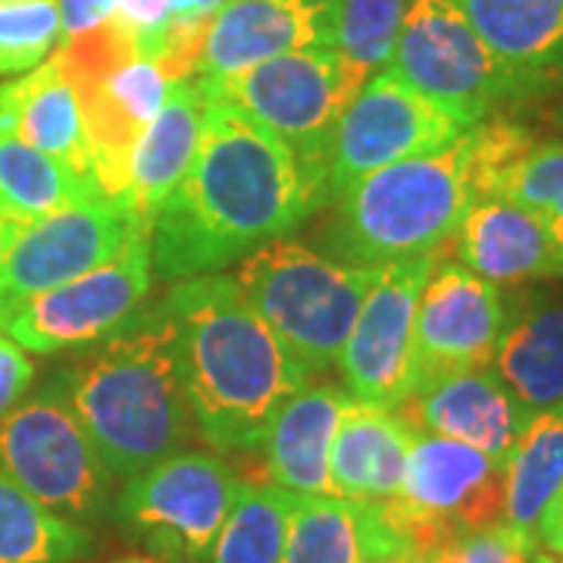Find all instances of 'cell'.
Wrapping results in <instances>:
<instances>
[{"mask_svg":"<svg viewBox=\"0 0 563 563\" xmlns=\"http://www.w3.org/2000/svg\"><path fill=\"white\" fill-rule=\"evenodd\" d=\"M320 210V188L291 147L207 101L195 163L151 222L154 276L181 282L222 273Z\"/></svg>","mask_w":563,"mask_h":563,"instance_id":"6da1fadb","label":"cell"},{"mask_svg":"<svg viewBox=\"0 0 563 563\" xmlns=\"http://www.w3.org/2000/svg\"><path fill=\"white\" fill-rule=\"evenodd\" d=\"M163 307L198 435L220 454L257 451L276 410L310 379L229 273L173 282Z\"/></svg>","mask_w":563,"mask_h":563,"instance_id":"7a4b0ae2","label":"cell"},{"mask_svg":"<svg viewBox=\"0 0 563 563\" xmlns=\"http://www.w3.org/2000/svg\"><path fill=\"white\" fill-rule=\"evenodd\" d=\"M57 376L117 479L179 454L198 432L163 301L141 303L101 342L63 363Z\"/></svg>","mask_w":563,"mask_h":563,"instance_id":"3957f363","label":"cell"},{"mask_svg":"<svg viewBox=\"0 0 563 563\" xmlns=\"http://www.w3.org/2000/svg\"><path fill=\"white\" fill-rule=\"evenodd\" d=\"M479 198L470 129L432 154L383 166L351 181L322 225L329 257L385 266L432 254L454 239L466 207ZM329 203V207H332Z\"/></svg>","mask_w":563,"mask_h":563,"instance_id":"277c9868","label":"cell"},{"mask_svg":"<svg viewBox=\"0 0 563 563\" xmlns=\"http://www.w3.org/2000/svg\"><path fill=\"white\" fill-rule=\"evenodd\" d=\"M229 276L239 282L298 369L313 379L339 366L376 266H354L310 244L273 239L235 263Z\"/></svg>","mask_w":563,"mask_h":563,"instance_id":"5b68a950","label":"cell"},{"mask_svg":"<svg viewBox=\"0 0 563 563\" xmlns=\"http://www.w3.org/2000/svg\"><path fill=\"white\" fill-rule=\"evenodd\" d=\"M195 79V76H191ZM369 79L335 47L313 44L217 79H195L203 101L222 103L291 147L329 207L325 161L344 107Z\"/></svg>","mask_w":563,"mask_h":563,"instance_id":"8992f818","label":"cell"},{"mask_svg":"<svg viewBox=\"0 0 563 563\" xmlns=\"http://www.w3.org/2000/svg\"><path fill=\"white\" fill-rule=\"evenodd\" d=\"M0 470L69 523L91 529L113 507L117 476L81 429L57 373L0 413Z\"/></svg>","mask_w":563,"mask_h":563,"instance_id":"52a82bcc","label":"cell"},{"mask_svg":"<svg viewBox=\"0 0 563 563\" xmlns=\"http://www.w3.org/2000/svg\"><path fill=\"white\" fill-rule=\"evenodd\" d=\"M63 76L76 88L88 135L91 179L110 198H122L129 154L169 95L173 79L107 22L54 51Z\"/></svg>","mask_w":563,"mask_h":563,"instance_id":"ba28073f","label":"cell"},{"mask_svg":"<svg viewBox=\"0 0 563 563\" xmlns=\"http://www.w3.org/2000/svg\"><path fill=\"white\" fill-rule=\"evenodd\" d=\"M388 66L463 129L529 101L454 0H407Z\"/></svg>","mask_w":563,"mask_h":563,"instance_id":"9c48e42d","label":"cell"},{"mask_svg":"<svg viewBox=\"0 0 563 563\" xmlns=\"http://www.w3.org/2000/svg\"><path fill=\"white\" fill-rule=\"evenodd\" d=\"M110 517L122 536L169 563H207L242 476L207 451H179L122 479Z\"/></svg>","mask_w":563,"mask_h":563,"instance_id":"30bf717a","label":"cell"},{"mask_svg":"<svg viewBox=\"0 0 563 563\" xmlns=\"http://www.w3.org/2000/svg\"><path fill=\"white\" fill-rule=\"evenodd\" d=\"M410 551L429 558L454 536L504 520V463L413 429L398 498L379 501Z\"/></svg>","mask_w":563,"mask_h":563,"instance_id":"8fae6325","label":"cell"},{"mask_svg":"<svg viewBox=\"0 0 563 563\" xmlns=\"http://www.w3.org/2000/svg\"><path fill=\"white\" fill-rule=\"evenodd\" d=\"M151 288V232H139L120 254L81 273L79 279L63 282L3 310L0 332L32 354L88 347L147 303Z\"/></svg>","mask_w":563,"mask_h":563,"instance_id":"7c38bea8","label":"cell"},{"mask_svg":"<svg viewBox=\"0 0 563 563\" xmlns=\"http://www.w3.org/2000/svg\"><path fill=\"white\" fill-rule=\"evenodd\" d=\"M442 251V247H439ZM439 251L376 266L361 313L342 347L344 391L361 404L398 410L417 388V303Z\"/></svg>","mask_w":563,"mask_h":563,"instance_id":"4fadbf2b","label":"cell"},{"mask_svg":"<svg viewBox=\"0 0 563 563\" xmlns=\"http://www.w3.org/2000/svg\"><path fill=\"white\" fill-rule=\"evenodd\" d=\"M461 122H454L429 98L391 69L383 66L363 81L354 101L344 107L342 120L329 144L325 188L329 203L351 181L363 179L383 166L432 154L461 139Z\"/></svg>","mask_w":563,"mask_h":563,"instance_id":"5bb4252c","label":"cell"},{"mask_svg":"<svg viewBox=\"0 0 563 563\" xmlns=\"http://www.w3.org/2000/svg\"><path fill=\"white\" fill-rule=\"evenodd\" d=\"M139 232H151L122 198L88 195L16 225L0 261V313L38 291L79 279L120 254Z\"/></svg>","mask_w":563,"mask_h":563,"instance_id":"9a60e30c","label":"cell"},{"mask_svg":"<svg viewBox=\"0 0 563 563\" xmlns=\"http://www.w3.org/2000/svg\"><path fill=\"white\" fill-rule=\"evenodd\" d=\"M504 317L501 288L466 269L444 244L417 303V385L492 366Z\"/></svg>","mask_w":563,"mask_h":563,"instance_id":"2e32d148","label":"cell"},{"mask_svg":"<svg viewBox=\"0 0 563 563\" xmlns=\"http://www.w3.org/2000/svg\"><path fill=\"white\" fill-rule=\"evenodd\" d=\"M410 429L470 444L495 461H507L532 417L510 395L495 366H476L426 379L398 407Z\"/></svg>","mask_w":563,"mask_h":563,"instance_id":"e0dca14e","label":"cell"},{"mask_svg":"<svg viewBox=\"0 0 563 563\" xmlns=\"http://www.w3.org/2000/svg\"><path fill=\"white\" fill-rule=\"evenodd\" d=\"M329 47V10L303 0H225L203 32L195 79H217L298 47Z\"/></svg>","mask_w":563,"mask_h":563,"instance_id":"ac0fdd59","label":"cell"},{"mask_svg":"<svg viewBox=\"0 0 563 563\" xmlns=\"http://www.w3.org/2000/svg\"><path fill=\"white\" fill-rule=\"evenodd\" d=\"M451 254L476 276L501 285L563 279V261L544 222L523 203L485 195L466 207Z\"/></svg>","mask_w":563,"mask_h":563,"instance_id":"d6986e66","label":"cell"},{"mask_svg":"<svg viewBox=\"0 0 563 563\" xmlns=\"http://www.w3.org/2000/svg\"><path fill=\"white\" fill-rule=\"evenodd\" d=\"M351 401L339 385H303L282 404L261 444L269 483L291 495L335 498L329 454Z\"/></svg>","mask_w":563,"mask_h":563,"instance_id":"ffe728a7","label":"cell"},{"mask_svg":"<svg viewBox=\"0 0 563 563\" xmlns=\"http://www.w3.org/2000/svg\"><path fill=\"white\" fill-rule=\"evenodd\" d=\"M526 98L563 91V0H454Z\"/></svg>","mask_w":563,"mask_h":563,"instance_id":"44dd1931","label":"cell"},{"mask_svg":"<svg viewBox=\"0 0 563 563\" xmlns=\"http://www.w3.org/2000/svg\"><path fill=\"white\" fill-rule=\"evenodd\" d=\"M201 88L195 79H176L169 85V95L157 110V117L147 122L132 154H129V176L122 201L147 229L157 217L166 198L188 176L203 129Z\"/></svg>","mask_w":563,"mask_h":563,"instance_id":"7402d4cb","label":"cell"},{"mask_svg":"<svg viewBox=\"0 0 563 563\" xmlns=\"http://www.w3.org/2000/svg\"><path fill=\"white\" fill-rule=\"evenodd\" d=\"M410 439L413 429L398 410L361 401L347 404L329 454L335 498L357 504L398 498Z\"/></svg>","mask_w":563,"mask_h":563,"instance_id":"603a6c76","label":"cell"},{"mask_svg":"<svg viewBox=\"0 0 563 563\" xmlns=\"http://www.w3.org/2000/svg\"><path fill=\"white\" fill-rule=\"evenodd\" d=\"M492 366L529 413L563 401V301L520 295L510 303Z\"/></svg>","mask_w":563,"mask_h":563,"instance_id":"cb8c5ba5","label":"cell"},{"mask_svg":"<svg viewBox=\"0 0 563 563\" xmlns=\"http://www.w3.org/2000/svg\"><path fill=\"white\" fill-rule=\"evenodd\" d=\"M401 548L407 544L379 504L295 495L285 563H366Z\"/></svg>","mask_w":563,"mask_h":563,"instance_id":"d4e9b609","label":"cell"},{"mask_svg":"<svg viewBox=\"0 0 563 563\" xmlns=\"http://www.w3.org/2000/svg\"><path fill=\"white\" fill-rule=\"evenodd\" d=\"M563 479V401L526 420L510 457L504 461V520L536 539L544 504Z\"/></svg>","mask_w":563,"mask_h":563,"instance_id":"484cf974","label":"cell"},{"mask_svg":"<svg viewBox=\"0 0 563 563\" xmlns=\"http://www.w3.org/2000/svg\"><path fill=\"white\" fill-rule=\"evenodd\" d=\"M88 195L103 191L69 163L47 157L13 135H0V220L29 225Z\"/></svg>","mask_w":563,"mask_h":563,"instance_id":"4316f807","label":"cell"},{"mask_svg":"<svg viewBox=\"0 0 563 563\" xmlns=\"http://www.w3.org/2000/svg\"><path fill=\"white\" fill-rule=\"evenodd\" d=\"M95 532L38 504L0 470V563H81Z\"/></svg>","mask_w":563,"mask_h":563,"instance_id":"83f0119b","label":"cell"},{"mask_svg":"<svg viewBox=\"0 0 563 563\" xmlns=\"http://www.w3.org/2000/svg\"><path fill=\"white\" fill-rule=\"evenodd\" d=\"M295 495L273 483H242L207 563H285Z\"/></svg>","mask_w":563,"mask_h":563,"instance_id":"f1b7e54d","label":"cell"},{"mask_svg":"<svg viewBox=\"0 0 563 563\" xmlns=\"http://www.w3.org/2000/svg\"><path fill=\"white\" fill-rule=\"evenodd\" d=\"M407 0H332L329 47L357 63L366 76L391 63Z\"/></svg>","mask_w":563,"mask_h":563,"instance_id":"f546056e","label":"cell"},{"mask_svg":"<svg viewBox=\"0 0 563 563\" xmlns=\"http://www.w3.org/2000/svg\"><path fill=\"white\" fill-rule=\"evenodd\" d=\"M492 195L523 203L544 222L551 242L563 261V139L536 141L520 161L514 163Z\"/></svg>","mask_w":563,"mask_h":563,"instance_id":"4dcf8cb0","label":"cell"},{"mask_svg":"<svg viewBox=\"0 0 563 563\" xmlns=\"http://www.w3.org/2000/svg\"><path fill=\"white\" fill-rule=\"evenodd\" d=\"M60 44V0H0V76L16 79Z\"/></svg>","mask_w":563,"mask_h":563,"instance_id":"1f68e13d","label":"cell"},{"mask_svg":"<svg viewBox=\"0 0 563 563\" xmlns=\"http://www.w3.org/2000/svg\"><path fill=\"white\" fill-rule=\"evenodd\" d=\"M539 542L514 526L495 523L442 542L426 563H532Z\"/></svg>","mask_w":563,"mask_h":563,"instance_id":"d6a6232c","label":"cell"},{"mask_svg":"<svg viewBox=\"0 0 563 563\" xmlns=\"http://www.w3.org/2000/svg\"><path fill=\"white\" fill-rule=\"evenodd\" d=\"M222 3L225 0H169L173 25H169V41H166L161 66L173 81L195 76L203 32H207L210 20L220 13Z\"/></svg>","mask_w":563,"mask_h":563,"instance_id":"836d02e7","label":"cell"},{"mask_svg":"<svg viewBox=\"0 0 563 563\" xmlns=\"http://www.w3.org/2000/svg\"><path fill=\"white\" fill-rule=\"evenodd\" d=\"M110 25L135 47V54L161 63L173 25L169 0H117Z\"/></svg>","mask_w":563,"mask_h":563,"instance_id":"e575fe53","label":"cell"},{"mask_svg":"<svg viewBox=\"0 0 563 563\" xmlns=\"http://www.w3.org/2000/svg\"><path fill=\"white\" fill-rule=\"evenodd\" d=\"M35 379V363L13 342L7 332H0V413H7L16 401H22Z\"/></svg>","mask_w":563,"mask_h":563,"instance_id":"d590c367","label":"cell"},{"mask_svg":"<svg viewBox=\"0 0 563 563\" xmlns=\"http://www.w3.org/2000/svg\"><path fill=\"white\" fill-rule=\"evenodd\" d=\"M113 3L117 0H60V44L103 29L113 20Z\"/></svg>","mask_w":563,"mask_h":563,"instance_id":"8d00e7d4","label":"cell"},{"mask_svg":"<svg viewBox=\"0 0 563 563\" xmlns=\"http://www.w3.org/2000/svg\"><path fill=\"white\" fill-rule=\"evenodd\" d=\"M536 542L542 551H551V554L563 551V479L558 492L551 495V501L544 504L542 517L536 523Z\"/></svg>","mask_w":563,"mask_h":563,"instance_id":"74e56055","label":"cell"},{"mask_svg":"<svg viewBox=\"0 0 563 563\" xmlns=\"http://www.w3.org/2000/svg\"><path fill=\"white\" fill-rule=\"evenodd\" d=\"M366 563H426V558H420V554H417V551H410V548H401V551L376 554V558H369Z\"/></svg>","mask_w":563,"mask_h":563,"instance_id":"f35d334b","label":"cell"},{"mask_svg":"<svg viewBox=\"0 0 563 563\" xmlns=\"http://www.w3.org/2000/svg\"><path fill=\"white\" fill-rule=\"evenodd\" d=\"M13 232H16V225H10L7 220H0V261H3V254H7V244L13 239Z\"/></svg>","mask_w":563,"mask_h":563,"instance_id":"ab89813d","label":"cell"},{"mask_svg":"<svg viewBox=\"0 0 563 563\" xmlns=\"http://www.w3.org/2000/svg\"><path fill=\"white\" fill-rule=\"evenodd\" d=\"M113 563H169V561H161V558H141V554H129V558H120V561Z\"/></svg>","mask_w":563,"mask_h":563,"instance_id":"60d3db41","label":"cell"},{"mask_svg":"<svg viewBox=\"0 0 563 563\" xmlns=\"http://www.w3.org/2000/svg\"><path fill=\"white\" fill-rule=\"evenodd\" d=\"M303 3H313V7H325V10H329V3H332V0H303Z\"/></svg>","mask_w":563,"mask_h":563,"instance_id":"b9f144b4","label":"cell"},{"mask_svg":"<svg viewBox=\"0 0 563 563\" xmlns=\"http://www.w3.org/2000/svg\"><path fill=\"white\" fill-rule=\"evenodd\" d=\"M554 561H558V563H563V551H561V554H554Z\"/></svg>","mask_w":563,"mask_h":563,"instance_id":"7bdbcfd3","label":"cell"}]
</instances>
